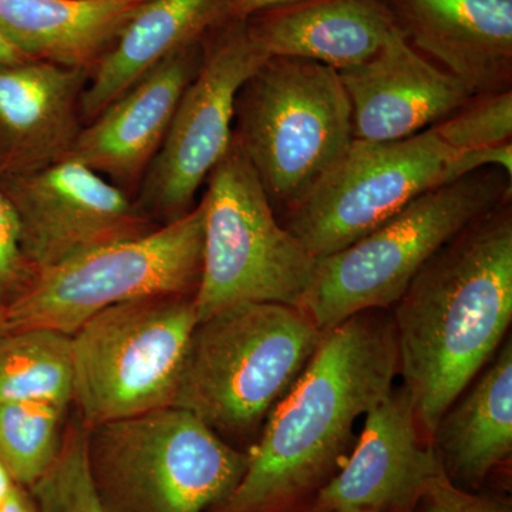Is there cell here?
<instances>
[{"instance_id": "1", "label": "cell", "mask_w": 512, "mask_h": 512, "mask_svg": "<svg viewBox=\"0 0 512 512\" xmlns=\"http://www.w3.org/2000/svg\"><path fill=\"white\" fill-rule=\"evenodd\" d=\"M511 319L508 200L431 256L396 303L399 372L426 436L493 357Z\"/></svg>"}, {"instance_id": "2", "label": "cell", "mask_w": 512, "mask_h": 512, "mask_svg": "<svg viewBox=\"0 0 512 512\" xmlns=\"http://www.w3.org/2000/svg\"><path fill=\"white\" fill-rule=\"evenodd\" d=\"M357 313L328 330L311 362L268 416L237 488L217 512H268L313 487L338 463L362 414L399 373L393 319Z\"/></svg>"}, {"instance_id": "3", "label": "cell", "mask_w": 512, "mask_h": 512, "mask_svg": "<svg viewBox=\"0 0 512 512\" xmlns=\"http://www.w3.org/2000/svg\"><path fill=\"white\" fill-rule=\"evenodd\" d=\"M326 332L296 306L239 302L198 320L173 404L218 436H251L268 419Z\"/></svg>"}, {"instance_id": "4", "label": "cell", "mask_w": 512, "mask_h": 512, "mask_svg": "<svg viewBox=\"0 0 512 512\" xmlns=\"http://www.w3.org/2000/svg\"><path fill=\"white\" fill-rule=\"evenodd\" d=\"M511 183L487 168L424 192L349 247L316 259L301 309L328 332L357 313L396 305L431 256L510 200Z\"/></svg>"}, {"instance_id": "5", "label": "cell", "mask_w": 512, "mask_h": 512, "mask_svg": "<svg viewBox=\"0 0 512 512\" xmlns=\"http://www.w3.org/2000/svg\"><path fill=\"white\" fill-rule=\"evenodd\" d=\"M87 454L110 512H205L227 500L248 466V454L175 406L87 427Z\"/></svg>"}, {"instance_id": "6", "label": "cell", "mask_w": 512, "mask_h": 512, "mask_svg": "<svg viewBox=\"0 0 512 512\" xmlns=\"http://www.w3.org/2000/svg\"><path fill=\"white\" fill-rule=\"evenodd\" d=\"M234 141L272 207L291 210L353 138L352 109L339 73L299 57H269L235 100Z\"/></svg>"}, {"instance_id": "7", "label": "cell", "mask_w": 512, "mask_h": 512, "mask_svg": "<svg viewBox=\"0 0 512 512\" xmlns=\"http://www.w3.org/2000/svg\"><path fill=\"white\" fill-rule=\"evenodd\" d=\"M204 202L141 237L94 248L39 272L8 303L13 330L43 328L72 336L94 315L168 295H194L204 254Z\"/></svg>"}, {"instance_id": "8", "label": "cell", "mask_w": 512, "mask_h": 512, "mask_svg": "<svg viewBox=\"0 0 512 512\" xmlns=\"http://www.w3.org/2000/svg\"><path fill=\"white\" fill-rule=\"evenodd\" d=\"M198 320L239 302L301 308L316 258L276 220L254 167L232 138L208 175Z\"/></svg>"}, {"instance_id": "9", "label": "cell", "mask_w": 512, "mask_h": 512, "mask_svg": "<svg viewBox=\"0 0 512 512\" xmlns=\"http://www.w3.org/2000/svg\"><path fill=\"white\" fill-rule=\"evenodd\" d=\"M198 323L194 295L104 309L74 332L73 402L86 427L171 406Z\"/></svg>"}, {"instance_id": "10", "label": "cell", "mask_w": 512, "mask_h": 512, "mask_svg": "<svg viewBox=\"0 0 512 512\" xmlns=\"http://www.w3.org/2000/svg\"><path fill=\"white\" fill-rule=\"evenodd\" d=\"M268 59L247 20L229 19L205 37L200 70L138 188L136 204L151 220L168 224L195 207V195L231 147L238 92Z\"/></svg>"}, {"instance_id": "11", "label": "cell", "mask_w": 512, "mask_h": 512, "mask_svg": "<svg viewBox=\"0 0 512 512\" xmlns=\"http://www.w3.org/2000/svg\"><path fill=\"white\" fill-rule=\"evenodd\" d=\"M454 154L433 127L389 143L353 140L338 163L286 211L284 227L316 259L335 254L444 185Z\"/></svg>"}, {"instance_id": "12", "label": "cell", "mask_w": 512, "mask_h": 512, "mask_svg": "<svg viewBox=\"0 0 512 512\" xmlns=\"http://www.w3.org/2000/svg\"><path fill=\"white\" fill-rule=\"evenodd\" d=\"M0 185L18 218L20 251L32 276L157 228L127 192L73 158L0 178Z\"/></svg>"}, {"instance_id": "13", "label": "cell", "mask_w": 512, "mask_h": 512, "mask_svg": "<svg viewBox=\"0 0 512 512\" xmlns=\"http://www.w3.org/2000/svg\"><path fill=\"white\" fill-rule=\"evenodd\" d=\"M338 73L352 109L353 138L370 143L416 136L474 97L397 28L376 55Z\"/></svg>"}, {"instance_id": "14", "label": "cell", "mask_w": 512, "mask_h": 512, "mask_svg": "<svg viewBox=\"0 0 512 512\" xmlns=\"http://www.w3.org/2000/svg\"><path fill=\"white\" fill-rule=\"evenodd\" d=\"M365 427L345 468L319 491L320 512H379L416 505L443 468L434 447L419 441L406 387L393 389L365 414Z\"/></svg>"}, {"instance_id": "15", "label": "cell", "mask_w": 512, "mask_h": 512, "mask_svg": "<svg viewBox=\"0 0 512 512\" xmlns=\"http://www.w3.org/2000/svg\"><path fill=\"white\" fill-rule=\"evenodd\" d=\"M202 42L168 56L84 124L69 158L124 192L138 190L185 89L200 70Z\"/></svg>"}, {"instance_id": "16", "label": "cell", "mask_w": 512, "mask_h": 512, "mask_svg": "<svg viewBox=\"0 0 512 512\" xmlns=\"http://www.w3.org/2000/svg\"><path fill=\"white\" fill-rule=\"evenodd\" d=\"M90 72L22 60L0 63V178L67 160L84 126Z\"/></svg>"}, {"instance_id": "17", "label": "cell", "mask_w": 512, "mask_h": 512, "mask_svg": "<svg viewBox=\"0 0 512 512\" xmlns=\"http://www.w3.org/2000/svg\"><path fill=\"white\" fill-rule=\"evenodd\" d=\"M394 23L417 52L473 96L512 84V0H390Z\"/></svg>"}, {"instance_id": "18", "label": "cell", "mask_w": 512, "mask_h": 512, "mask_svg": "<svg viewBox=\"0 0 512 512\" xmlns=\"http://www.w3.org/2000/svg\"><path fill=\"white\" fill-rule=\"evenodd\" d=\"M247 23L269 57H299L336 72L366 62L396 30L390 0H299Z\"/></svg>"}, {"instance_id": "19", "label": "cell", "mask_w": 512, "mask_h": 512, "mask_svg": "<svg viewBox=\"0 0 512 512\" xmlns=\"http://www.w3.org/2000/svg\"><path fill=\"white\" fill-rule=\"evenodd\" d=\"M234 5L235 0H146L90 72L83 123L96 119L168 56L197 45L232 19Z\"/></svg>"}, {"instance_id": "20", "label": "cell", "mask_w": 512, "mask_h": 512, "mask_svg": "<svg viewBox=\"0 0 512 512\" xmlns=\"http://www.w3.org/2000/svg\"><path fill=\"white\" fill-rule=\"evenodd\" d=\"M146 0H0V36L30 60L92 72Z\"/></svg>"}, {"instance_id": "21", "label": "cell", "mask_w": 512, "mask_h": 512, "mask_svg": "<svg viewBox=\"0 0 512 512\" xmlns=\"http://www.w3.org/2000/svg\"><path fill=\"white\" fill-rule=\"evenodd\" d=\"M431 439L448 478L470 485L480 483L511 456V340L466 397L451 404Z\"/></svg>"}, {"instance_id": "22", "label": "cell", "mask_w": 512, "mask_h": 512, "mask_svg": "<svg viewBox=\"0 0 512 512\" xmlns=\"http://www.w3.org/2000/svg\"><path fill=\"white\" fill-rule=\"evenodd\" d=\"M74 397L72 336L13 330L0 342V403L42 402L69 409Z\"/></svg>"}, {"instance_id": "23", "label": "cell", "mask_w": 512, "mask_h": 512, "mask_svg": "<svg viewBox=\"0 0 512 512\" xmlns=\"http://www.w3.org/2000/svg\"><path fill=\"white\" fill-rule=\"evenodd\" d=\"M67 409L42 402L0 403V461L29 488L55 463Z\"/></svg>"}, {"instance_id": "24", "label": "cell", "mask_w": 512, "mask_h": 512, "mask_svg": "<svg viewBox=\"0 0 512 512\" xmlns=\"http://www.w3.org/2000/svg\"><path fill=\"white\" fill-rule=\"evenodd\" d=\"M29 493L39 512H110L94 485L83 423L64 433L55 463Z\"/></svg>"}, {"instance_id": "25", "label": "cell", "mask_w": 512, "mask_h": 512, "mask_svg": "<svg viewBox=\"0 0 512 512\" xmlns=\"http://www.w3.org/2000/svg\"><path fill=\"white\" fill-rule=\"evenodd\" d=\"M433 130L456 151L511 143L512 92L474 96Z\"/></svg>"}, {"instance_id": "26", "label": "cell", "mask_w": 512, "mask_h": 512, "mask_svg": "<svg viewBox=\"0 0 512 512\" xmlns=\"http://www.w3.org/2000/svg\"><path fill=\"white\" fill-rule=\"evenodd\" d=\"M30 278L20 251L18 218L0 185V301L8 303Z\"/></svg>"}, {"instance_id": "27", "label": "cell", "mask_w": 512, "mask_h": 512, "mask_svg": "<svg viewBox=\"0 0 512 512\" xmlns=\"http://www.w3.org/2000/svg\"><path fill=\"white\" fill-rule=\"evenodd\" d=\"M416 505L419 512H511L507 504L461 490L444 467L431 478Z\"/></svg>"}, {"instance_id": "28", "label": "cell", "mask_w": 512, "mask_h": 512, "mask_svg": "<svg viewBox=\"0 0 512 512\" xmlns=\"http://www.w3.org/2000/svg\"><path fill=\"white\" fill-rule=\"evenodd\" d=\"M487 168H501L512 180V144L456 151L446 165L444 184L453 183Z\"/></svg>"}, {"instance_id": "29", "label": "cell", "mask_w": 512, "mask_h": 512, "mask_svg": "<svg viewBox=\"0 0 512 512\" xmlns=\"http://www.w3.org/2000/svg\"><path fill=\"white\" fill-rule=\"evenodd\" d=\"M295 2H299V0H235L232 19L247 20L256 13Z\"/></svg>"}, {"instance_id": "30", "label": "cell", "mask_w": 512, "mask_h": 512, "mask_svg": "<svg viewBox=\"0 0 512 512\" xmlns=\"http://www.w3.org/2000/svg\"><path fill=\"white\" fill-rule=\"evenodd\" d=\"M0 512H39L32 495L23 485H18L10 495L9 500L3 505Z\"/></svg>"}, {"instance_id": "31", "label": "cell", "mask_w": 512, "mask_h": 512, "mask_svg": "<svg viewBox=\"0 0 512 512\" xmlns=\"http://www.w3.org/2000/svg\"><path fill=\"white\" fill-rule=\"evenodd\" d=\"M18 485L20 484L16 483L8 468L3 466L2 461H0V510H2L3 505L6 504V501L9 500L10 495H12Z\"/></svg>"}, {"instance_id": "32", "label": "cell", "mask_w": 512, "mask_h": 512, "mask_svg": "<svg viewBox=\"0 0 512 512\" xmlns=\"http://www.w3.org/2000/svg\"><path fill=\"white\" fill-rule=\"evenodd\" d=\"M26 60L25 57L16 52L12 46L0 36V63H18Z\"/></svg>"}, {"instance_id": "33", "label": "cell", "mask_w": 512, "mask_h": 512, "mask_svg": "<svg viewBox=\"0 0 512 512\" xmlns=\"http://www.w3.org/2000/svg\"><path fill=\"white\" fill-rule=\"evenodd\" d=\"M10 333L6 303L0 301V342Z\"/></svg>"}]
</instances>
